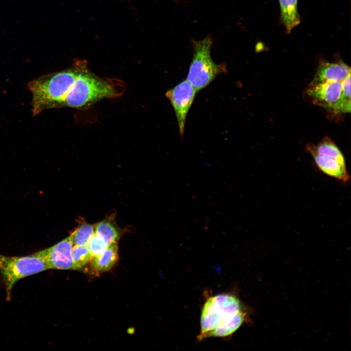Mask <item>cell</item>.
Returning a JSON list of instances; mask_svg holds the SVG:
<instances>
[{
    "mask_svg": "<svg viewBox=\"0 0 351 351\" xmlns=\"http://www.w3.org/2000/svg\"><path fill=\"white\" fill-rule=\"evenodd\" d=\"M28 88L32 94V114L36 116L46 109L88 107L95 83L86 61L78 60L68 69L34 79Z\"/></svg>",
    "mask_w": 351,
    "mask_h": 351,
    "instance_id": "cell-1",
    "label": "cell"
},
{
    "mask_svg": "<svg viewBox=\"0 0 351 351\" xmlns=\"http://www.w3.org/2000/svg\"><path fill=\"white\" fill-rule=\"evenodd\" d=\"M249 308L237 295L226 292L207 297L200 316V330L197 336L200 341L225 320Z\"/></svg>",
    "mask_w": 351,
    "mask_h": 351,
    "instance_id": "cell-2",
    "label": "cell"
},
{
    "mask_svg": "<svg viewBox=\"0 0 351 351\" xmlns=\"http://www.w3.org/2000/svg\"><path fill=\"white\" fill-rule=\"evenodd\" d=\"M48 269L42 251L23 256L0 254V273L4 282L7 300L10 299L12 288L19 280Z\"/></svg>",
    "mask_w": 351,
    "mask_h": 351,
    "instance_id": "cell-3",
    "label": "cell"
},
{
    "mask_svg": "<svg viewBox=\"0 0 351 351\" xmlns=\"http://www.w3.org/2000/svg\"><path fill=\"white\" fill-rule=\"evenodd\" d=\"M213 41L210 36L193 41L194 56L187 80L197 91L207 86L219 74L225 71V66L212 59L211 49Z\"/></svg>",
    "mask_w": 351,
    "mask_h": 351,
    "instance_id": "cell-4",
    "label": "cell"
},
{
    "mask_svg": "<svg viewBox=\"0 0 351 351\" xmlns=\"http://www.w3.org/2000/svg\"><path fill=\"white\" fill-rule=\"evenodd\" d=\"M196 92V89L186 79L166 93L174 109L181 136L184 134L187 115Z\"/></svg>",
    "mask_w": 351,
    "mask_h": 351,
    "instance_id": "cell-5",
    "label": "cell"
},
{
    "mask_svg": "<svg viewBox=\"0 0 351 351\" xmlns=\"http://www.w3.org/2000/svg\"><path fill=\"white\" fill-rule=\"evenodd\" d=\"M342 82H323L312 80L305 94L312 103L336 113L340 99Z\"/></svg>",
    "mask_w": 351,
    "mask_h": 351,
    "instance_id": "cell-6",
    "label": "cell"
},
{
    "mask_svg": "<svg viewBox=\"0 0 351 351\" xmlns=\"http://www.w3.org/2000/svg\"><path fill=\"white\" fill-rule=\"evenodd\" d=\"M73 246L69 236L53 246L42 250L49 269L74 270L72 254Z\"/></svg>",
    "mask_w": 351,
    "mask_h": 351,
    "instance_id": "cell-7",
    "label": "cell"
},
{
    "mask_svg": "<svg viewBox=\"0 0 351 351\" xmlns=\"http://www.w3.org/2000/svg\"><path fill=\"white\" fill-rule=\"evenodd\" d=\"M307 151L312 156L316 167L320 172L343 183L350 180L351 177L346 165L334 158L319 155L313 151Z\"/></svg>",
    "mask_w": 351,
    "mask_h": 351,
    "instance_id": "cell-8",
    "label": "cell"
},
{
    "mask_svg": "<svg viewBox=\"0 0 351 351\" xmlns=\"http://www.w3.org/2000/svg\"><path fill=\"white\" fill-rule=\"evenodd\" d=\"M350 74L351 68L343 62L323 61L320 63L313 80L342 82Z\"/></svg>",
    "mask_w": 351,
    "mask_h": 351,
    "instance_id": "cell-9",
    "label": "cell"
},
{
    "mask_svg": "<svg viewBox=\"0 0 351 351\" xmlns=\"http://www.w3.org/2000/svg\"><path fill=\"white\" fill-rule=\"evenodd\" d=\"M250 309L242 311L220 324L207 335L209 337L226 338L232 336L244 324L251 321Z\"/></svg>",
    "mask_w": 351,
    "mask_h": 351,
    "instance_id": "cell-10",
    "label": "cell"
},
{
    "mask_svg": "<svg viewBox=\"0 0 351 351\" xmlns=\"http://www.w3.org/2000/svg\"><path fill=\"white\" fill-rule=\"evenodd\" d=\"M117 242L108 245L101 253L93 256L90 262L92 269L98 273L110 270L117 260Z\"/></svg>",
    "mask_w": 351,
    "mask_h": 351,
    "instance_id": "cell-11",
    "label": "cell"
},
{
    "mask_svg": "<svg viewBox=\"0 0 351 351\" xmlns=\"http://www.w3.org/2000/svg\"><path fill=\"white\" fill-rule=\"evenodd\" d=\"M297 2L298 0H279L280 19L287 34H290L301 21Z\"/></svg>",
    "mask_w": 351,
    "mask_h": 351,
    "instance_id": "cell-12",
    "label": "cell"
},
{
    "mask_svg": "<svg viewBox=\"0 0 351 351\" xmlns=\"http://www.w3.org/2000/svg\"><path fill=\"white\" fill-rule=\"evenodd\" d=\"M306 150H312L325 156L335 159L341 164L346 165L345 159L341 150L329 137H325L317 145L309 143L306 146Z\"/></svg>",
    "mask_w": 351,
    "mask_h": 351,
    "instance_id": "cell-13",
    "label": "cell"
},
{
    "mask_svg": "<svg viewBox=\"0 0 351 351\" xmlns=\"http://www.w3.org/2000/svg\"><path fill=\"white\" fill-rule=\"evenodd\" d=\"M94 234L95 227L84 223L78 227L70 236L74 246H87Z\"/></svg>",
    "mask_w": 351,
    "mask_h": 351,
    "instance_id": "cell-14",
    "label": "cell"
},
{
    "mask_svg": "<svg viewBox=\"0 0 351 351\" xmlns=\"http://www.w3.org/2000/svg\"><path fill=\"white\" fill-rule=\"evenodd\" d=\"M95 234L103 239L108 245L117 242L118 233L116 228L109 222L103 221L95 227Z\"/></svg>",
    "mask_w": 351,
    "mask_h": 351,
    "instance_id": "cell-15",
    "label": "cell"
},
{
    "mask_svg": "<svg viewBox=\"0 0 351 351\" xmlns=\"http://www.w3.org/2000/svg\"><path fill=\"white\" fill-rule=\"evenodd\" d=\"M72 254L74 270L83 269L93 257L87 246H73Z\"/></svg>",
    "mask_w": 351,
    "mask_h": 351,
    "instance_id": "cell-16",
    "label": "cell"
},
{
    "mask_svg": "<svg viewBox=\"0 0 351 351\" xmlns=\"http://www.w3.org/2000/svg\"><path fill=\"white\" fill-rule=\"evenodd\" d=\"M351 111V74L342 82L340 99L336 113H347Z\"/></svg>",
    "mask_w": 351,
    "mask_h": 351,
    "instance_id": "cell-17",
    "label": "cell"
},
{
    "mask_svg": "<svg viewBox=\"0 0 351 351\" xmlns=\"http://www.w3.org/2000/svg\"><path fill=\"white\" fill-rule=\"evenodd\" d=\"M87 246L93 256L101 253L108 245L100 237L94 234Z\"/></svg>",
    "mask_w": 351,
    "mask_h": 351,
    "instance_id": "cell-18",
    "label": "cell"
}]
</instances>
